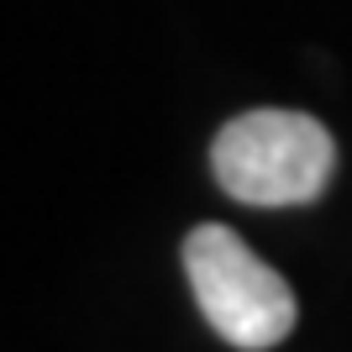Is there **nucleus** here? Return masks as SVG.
<instances>
[{
    "label": "nucleus",
    "instance_id": "nucleus-2",
    "mask_svg": "<svg viewBox=\"0 0 352 352\" xmlns=\"http://www.w3.org/2000/svg\"><path fill=\"white\" fill-rule=\"evenodd\" d=\"M184 274H190L195 305L226 347L268 352L279 347L300 321V300L289 279L258 258L232 226H195L184 236Z\"/></svg>",
    "mask_w": 352,
    "mask_h": 352
},
{
    "label": "nucleus",
    "instance_id": "nucleus-1",
    "mask_svg": "<svg viewBox=\"0 0 352 352\" xmlns=\"http://www.w3.org/2000/svg\"><path fill=\"white\" fill-rule=\"evenodd\" d=\"M210 174L242 206H310L337 174V142L305 111H242L210 142Z\"/></svg>",
    "mask_w": 352,
    "mask_h": 352
}]
</instances>
